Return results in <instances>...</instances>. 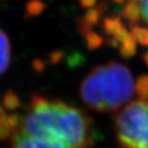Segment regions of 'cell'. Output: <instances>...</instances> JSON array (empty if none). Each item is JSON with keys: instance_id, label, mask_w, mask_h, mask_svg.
Wrapping results in <instances>:
<instances>
[{"instance_id": "cell-1", "label": "cell", "mask_w": 148, "mask_h": 148, "mask_svg": "<svg viewBox=\"0 0 148 148\" xmlns=\"http://www.w3.org/2000/svg\"><path fill=\"white\" fill-rule=\"evenodd\" d=\"M92 118L82 109L34 94L22 116L21 129L35 138L61 141L68 148H92Z\"/></svg>"}, {"instance_id": "cell-7", "label": "cell", "mask_w": 148, "mask_h": 148, "mask_svg": "<svg viewBox=\"0 0 148 148\" xmlns=\"http://www.w3.org/2000/svg\"><path fill=\"white\" fill-rule=\"evenodd\" d=\"M22 116L18 113L3 114L0 117V141L9 140L21 129Z\"/></svg>"}, {"instance_id": "cell-5", "label": "cell", "mask_w": 148, "mask_h": 148, "mask_svg": "<svg viewBox=\"0 0 148 148\" xmlns=\"http://www.w3.org/2000/svg\"><path fill=\"white\" fill-rule=\"evenodd\" d=\"M8 148H68L63 142L53 139L35 138L26 134L23 130L18 132L9 139Z\"/></svg>"}, {"instance_id": "cell-2", "label": "cell", "mask_w": 148, "mask_h": 148, "mask_svg": "<svg viewBox=\"0 0 148 148\" xmlns=\"http://www.w3.org/2000/svg\"><path fill=\"white\" fill-rule=\"evenodd\" d=\"M99 84L106 106V112L117 111L133 98L135 90L132 73L118 62L100 65L92 70Z\"/></svg>"}, {"instance_id": "cell-4", "label": "cell", "mask_w": 148, "mask_h": 148, "mask_svg": "<svg viewBox=\"0 0 148 148\" xmlns=\"http://www.w3.org/2000/svg\"><path fill=\"white\" fill-rule=\"evenodd\" d=\"M79 94L84 102V104L90 108L101 113H106V106L99 88L98 80L92 71L86 75L79 86Z\"/></svg>"}, {"instance_id": "cell-6", "label": "cell", "mask_w": 148, "mask_h": 148, "mask_svg": "<svg viewBox=\"0 0 148 148\" xmlns=\"http://www.w3.org/2000/svg\"><path fill=\"white\" fill-rule=\"evenodd\" d=\"M107 7H108V4L106 1H102L96 7L88 8L86 12V14H83V16L77 18V29L82 36H84L86 33L92 31V28L99 23L100 18L103 16V14L106 12Z\"/></svg>"}, {"instance_id": "cell-10", "label": "cell", "mask_w": 148, "mask_h": 148, "mask_svg": "<svg viewBox=\"0 0 148 148\" xmlns=\"http://www.w3.org/2000/svg\"><path fill=\"white\" fill-rule=\"evenodd\" d=\"M121 16L127 20L130 24H137L142 18L141 8L137 2L130 1L121 9Z\"/></svg>"}, {"instance_id": "cell-16", "label": "cell", "mask_w": 148, "mask_h": 148, "mask_svg": "<svg viewBox=\"0 0 148 148\" xmlns=\"http://www.w3.org/2000/svg\"><path fill=\"white\" fill-rule=\"evenodd\" d=\"M86 37V46L90 51H95L98 49L100 46H102V44L104 43V38L103 36L98 33L94 32V31H90L88 33H86L84 35Z\"/></svg>"}, {"instance_id": "cell-17", "label": "cell", "mask_w": 148, "mask_h": 148, "mask_svg": "<svg viewBox=\"0 0 148 148\" xmlns=\"http://www.w3.org/2000/svg\"><path fill=\"white\" fill-rule=\"evenodd\" d=\"M140 2H141L140 8H141L142 18L145 21V23L148 24V0H141Z\"/></svg>"}, {"instance_id": "cell-22", "label": "cell", "mask_w": 148, "mask_h": 148, "mask_svg": "<svg viewBox=\"0 0 148 148\" xmlns=\"http://www.w3.org/2000/svg\"><path fill=\"white\" fill-rule=\"evenodd\" d=\"M114 3H117V4H123L125 2V0H112Z\"/></svg>"}, {"instance_id": "cell-15", "label": "cell", "mask_w": 148, "mask_h": 148, "mask_svg": "<svg viewBox=\"0 0 148 148\" xmlns=\"http://www.w3.org/2000/svg\"><path fill=\"white\" fill-rule=\"evenodd\" d=\"M135 90L141 100L148 101V74L139 76L135 84Z\"/></svg>"}, {"instance_id": "cell-8", "label": "cell", "mask_w": 148, "mask_h": 148, "mask_svg": "<svg viewBox=\"0 0 148 148\" xmlns=\"http://www.w3.org/2000/svg\"><path fill=\"white\" fill-rule=\"evenodd\" d=\"M10 63V42L6 33L0 29V75L4 73Z\"/></svg>"}, {"instance_id": "cell-9", "label": "cell", "mask_w": 148, "mask_h": 148, "mask_svg": "<svg viewBox=\"0 0 148 148\" xmlns=\"http://www.w3.org/2000/svg\"><path fill=\"white\" fill-rule=\"evenodd\" d=\"M123 27H125V25L123 24L121 18L119 16H106L102 21V28H103V31L107 36L113 37Z\"/></svg>"}, {"instance_id": "cell-11", "label": "cell", "mask_w": 148, "mask_h": 148, "mask_svg": "<svg viewBox=\"0 0 148 148\" xmlns=\"http://www.w3.org/2000/svg\"><path fill=\"white\" fill-rule=\"evenodd\" d=\"M46 4L42 0H30L28 1L25 7V18H35L44 12Z\"/></svg>"}, {"instance_id": "cell-3", "label": "cell", "mask_w": 148, "mask_h": 148, "mask_svg": "<svg viewBox=\"0 0 148 148\" xmlns=\"http://www.w3.org/2000/svg\"><path fill=\"white\" fill-rule=\"evenodd\" d=\"M118 148H148V101L131 102L114 123Z\"/></svg>"}, {"instance_id": "cell-13", "label": "cell", "mask_w": 148, "mask_h": 148, "mask_svg": "<svg viewBox=\"0 0 148 148\" xmlns=\"http://www.w3.org/2000/svg\"><path fill=\"white\" fill-rule=\"evenodd\" d=\"M131 28V35L134 39L142 46L148 47V28L140 27L136 24H130Z\"/></svg>"}, {"instance_id": "cell-23", "label": "cell", "mask_w": 148, "mask_h": 148, "mask_svg": "<svg viewBox=\"0 0 148 148\" xmlns=\"http://www.w3.org/2000/svg\"><path fill=\"white\" fill-rule=\"evenodd\" d=\"M130 1H134V2H140L141 0H130Z\"/></svg>"}, {"instance_id": "cell-19", "label": "cell", "mask_w": 148, "mask_h": 148, "mask_svg": "<svg viewBox=\"0 0 148 148\" xmlns=\"http://www.w3.org/2000/svg\"><path fill=\"white\" fill-rule=\"evenodd\" d=\"M61 58H63V53L61 51H55L51 55V62L53 64H57L61 60Z\"/></svg>"}, {"instance_id": "cell-14", "label": "cell", "mask_w": 148, "mask_h": 148, "mask_svg": "<svg viewBox=\"0 0 148 148\" xmlns=\"http://www.w3.org/2000/svg\"><path fill=\"white\" fill-rule=\"evenodd\" d=\"M2 106L4 107L5 110L14 111L21 106V99L12 90H7L3 96Z\"/></svg>"}, {"instance_id": "cell-12", "label": "cell", "mask_w": 148, "mask_h": 148, "mask_svg": "<svg viewBox=\"0 0 148 148\" xmlns=\"http://www.w3.org/2000/svg\"><path fill=\"white\" fill-rule=\"evenodd\" d=\"M136 53H137L136 40L134 39V37L130 33L129 37H127V39L120 43L119 53L123 58L130 59V58H133V57L136 55Z\"/></svg>"}, {"instance_id": "cell-21", "label": "cell", "mask_w": 148, "mask_h": 148, "mask_svg": "<svg viewBox=\"0 0 148 148\" xmlns=\"http://www.w3.org/2000/svg\"><path fill=\"white\" fill-rule=\"evenodd\" d=\"M6 112H5V109H4V107L2 106V105H0V117L3 115V114H5Z\"/></svg>"}, {"instance_id": "cell-20", "label": "cell", "mask_w": 148, "mask_h": 148, "mask_svg": "<svg viewBox=\"0 0 148 148\" xmlns=\"http://www.w3.org/2000/svg\"><path fill=\"white\" fill-rule=\"evenodd\" d=\"M142 60L144 61V63H145L146 66L148 67V51H146V53H144L143 55H142Z\"/></svg>"}, {"instance_id": "cell-18", "label": "cell", "mask_w": 148, "mask_h": 148, "mask_svg": "<svg viewBox=\"0 0 148 148\" xmlns=\"http://www.w3.org/2000/svg\"><path fill=\"white\" fill-rule=\"evenodd\" d=\"M79 4L83 7V8H92L94 5L97 3V0H78Z\"/></svg>"}]
</instances>
